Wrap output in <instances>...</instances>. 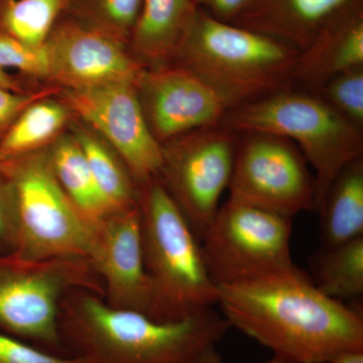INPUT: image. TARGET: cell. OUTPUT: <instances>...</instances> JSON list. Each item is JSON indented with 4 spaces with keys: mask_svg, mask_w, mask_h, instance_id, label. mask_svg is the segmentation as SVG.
<instances>
[{
    "mask_svg": "<svg viewBox=\"0 0 363 363\" xmlns=\"http://www.w3.org/2000/svg\"><path fill=\"white\" fill-rule=\"evenodd\" d=\"M47 82L81 90L113 83H135L145 66L126 45L61 16L45 43Z\"/></svg>",
    "mask_w": 363,
    "mask_h": 363,
    "instance_id": "cell-14",
    "label": "cell"
},
{
    "mask_svg": "<svg viewBox=\"0 0 363 363\" xmlns=\"http://www.w3.org/2000/svg\"><path fill=\"white\" fill-rule=\"evenodd\" d=\"M64 7L65 0H0V35L33 47L45 45Z\"/></svg>",
    "mask_w": 363,
    "mask_h": 363,
    "instance_id": "cell-24",
    "label": "cell"
},
{
    "mask_svg": "<svg viewBox=\"0 0 363 363\" xmlns=\"http://www.w3.org/2000/svg\"><path fill=\"white\" fill-rule=\"evenodd\" d=\"M111 145L125 162L136 185L161 173V143L152 135L135 83H113L87 89H60L55 95Z\"/></svg>",
    "mask_w": 363,
    "mask_h": 363,
    "instance_id": "cell-11",
    "label": "cell"
},
{
    "mask_svg": "<svg viewBox=\"0 0 363 363\" xmlns=\"http://www.w3.org/2000/svg\"><path fill=\"white\" fill-rule=\"evenodd\" d=\"M196 0H143L128 49L145 68L169 65L194 20Z\"/></svg>",
    "mask_w": 363,
    "mask_h": 363,
    "instance_id": "cell-17",
    "label": "cell"
},
{
    "mask_svg": "<svg viewBox=\"0 0 363 363\" xmlns=\"http://www.w3.org/2000/svg\"><path fill=\"white\" fill-rule=\"evenodd\" d=\"M221 125L236 133L257 131L292 140L314 169L315 212L341 169L363 156V130L316 93L301 88L234 107Z\"/></svg>",
    "mask_w": 363,
    "mask_h": 363,
    "instance_id": "cell-5",
    "label": "cell"
},
{
    "mask_svg": "<svg viewBox=\"0 0 363 363\" xmlns=\"http://www.w3.org/2000/svg\"><path fill=\"white\" fill-rule=\"evenodd\" d=\"M292 219L228 199L202 234L203 255L217 286L298 269L291 255Z\"/></svg>",
    "mask_w": 363,
    "mask_h": 363,
    "instance_id": "cell-8",
    "label": "cell"
},
{
    "mask_svg": "<svg viewBox=\"0 0 363 363\" xmlns=\"http://www.w3.org/2000/svg\"><path fill=\"white\" fill-rule=\"evenodd\" d=\"M48 156L60 186L86 220L93 224L111 213L73 133L60 135L48 147Z\"/></svg>",
    "mask_w": 363,
    "mask_h": 363,
    "instance_id": "cell-20",
    "label": "cell"
},
{
    "mask_svg": "<svg viewBox=\"0 0 363 363\" xmlns=\"http://www.w3.org/2000/svg\"><path fill=\"white\" fill-rule=\"evenodd\" d=\"M0 89L11 91V92L25 93L33 89H28L23 82L16 77L9 75L6 71L0 69Z\"/></svg>",
    "mask_w": 363,
    "mask_h": 363,
    "instance_id": "cell-31",
    "label": "cell"
},
{
    "mask_svg": "<svg viewBox=\"0 0 363 363\" xmlns=\"http://www.w3.org/2000/svg\"><path fill=\"white\" fill-rule=\"evenodd\" d=\"M145 269L152 286L147 316L178 321L218 303L201 242L160 177L138 186Z\"/></svg>",
    "mask_w": 363,
    "mask_h": 363,
    "instance_id": "cell-4",
    "label": "cell"
},
{
    "mask_svg": "<svg viewBox=\"0 0 363 363\" xmlns=\"http://www.w3.org/2000/svg\"><path fill=\"white\" fill-rule=\"evenodd\" d=\"M363 66V4L330 21L311 45L298 52L295 87L316 93L338 74Z\"/></svg>",
    "mask_w": 363,
    "mask_h": 363,
    "instance_id": "cell-16",
    "label": "cell"
},
{
    "mask_svg": "<svg viewBox=\"0 0 363 363\" xmlns=\"http://www.w3.org/2000/svg\"><path fill=\"white\" fill-rule=\"evenodd\" d=\"M143 0H65L64 18L128 47Z\"/></svg>",
    "mask_w": 363,
    "mask_h": 363,
    "instance_id": "cell-23",
    "label": "cell"
},
{
    "mask_svg": "<svg viewBox=\"0 0 363 363\" xmlns=\"http://www.w3.org/2000/svg\"><path fill=\"white\" fill-rule=\"evenodd\" d=\"M264 363H289L286 362H284V360L279 359L277 357H272V359L267 360V362Z\"/></svg>",
    "mask_w": 363,
    "mask_h": 363,
    "instance_id": "cell-34",
    "label": "cell"
},
{
    "mask_svg": "<svg viewBox=\"0 0 363 363\" xmlns=\"http://www.w3.org/2000/svg\"><path fill=\"white\" fill-rule=\"evenodd\" d=\"M298 56L290 45L216 20L199 9L169 65L192 72L233 109L295 87Z\"/></svg>",
    "mask_w": 363,
    "mask_h": 363,
    "instance_id": "cell-3",
    "label": "cell"
},
{
    "mask_svg": "<svg viewBox=\"0 0 363 363\" xmlns=\"http://www.w3.org/2000/svg\"><path fill=\"white\" fill-rule=\"evenodd\" d=\"M252 0H196L198 6L216 20L233 23Z\"/></svg>",
    "mask_w": 363,
    "mask_h": 363,
    "instance_id": "cell-30",
    "label": "cell"
},
{
    "mask_svg": "<svg viewBox=\"0 0 363 363\" xmlns=\"http://www.w3.org/2000/svg\"><path fill=\"white\" fill-rule=\"evenodd\" d=\"M76 289L104 298V284L86 257L30 260L0 255V331L67 355L60 337V306Z\"/></svg>",
    "mask_w": 363,
    "mask_h": 363,
    "instance_id": "cell-6",
    "label": "cell"
},
{
    "mask_svg": "<svg viewBox=\"0 0 363 363\" xmlns=\"http://www.w3.org/2000/svg\"><path fill=\"white\" fill-rule=\"evenodd\" d=\"M135 87L147 125L161 145L189 131L219 125L230 111L211 86L176 65L143 69Z\"/></svg>",
    "mask_w": 363,
    "mask_h": 363,
    "instance_id": "cell-12",
    "label": "cell"
},
{
    "mask_svg": "<svg viewBox=\"0 0 363 363\" xmlns=\"http://www.w3.org/2000/svg\"><path fill=\"white\" fill-rule=\"evenodd\" d=\"M198 363H224L222 360L221 355L217 352L215 347L210 348L204 354L200 357Z\"/></svg>",
    "mask_w": 363,
    "mask_h": 363,
    "instance_id": "cell-33",
    "label": "cell"
},
{
    "mask_svg": "<svg viewBox=\"0 0 363 363\" xmlns=\"http://www.w3.org/2000/svg\"><path fill=\"white\" fill-rule=\"evenodd\" d=\"M18 240L16 203L9 181L0 171V255L13 253Z\"/></svg>",
    "mask_w": 363,
    "mask_h": 363,
    "instance_id": "cell-29",
    "label": "cell"
},
{
    "mask_svg": "<svg viewBox=\"0 0 363 363\" xmlns=\"http://www.w3.org/2000/svg\"><path fill=\"white\" fill-rule=\"evenodd\" d=\"M362 0H252L233 21L304 51L334 18Z\"/></svg>",
    "mask_w": 363,
    "mask_h": 363,
    "instance_id": "cell-15",
    "label": "cell"
},
{
    "mask_svg": "<svg viewBox=\"0 0 363 363\" xmlns=\"http://www.w3.org/2000/svg\"><path fill=\"white\" fill-rule=\"evenodd\" d=\"M317 213L322 247L363 236V156L341 169Z\"/></svg>",
    "mask_w": 363,
    "mask_h": 363,
    "instance_id": "cell-18",
    "label": "cell"
},
{
    "mask_svg": "<svg viewBox=\"0 0 363 363\" xmlns=\"http://www.w3.org/2000/svg\"><path fill=\"white\" fill-rule=\"evenodd\" d=\"M75 116L56 96L26 107L0 140V161L47 149L66 133Z\"/></svg>",
    "mask_w": 363,
    "mask_h": 363,
    "instance_id": "cell-19",
    "label": "cell"
},
{
    "mask_svg": "<svg viewBox=\"0 0 363 363\" xmlns=\"http://www.w3.org/2000/svg\"><path fill=\"white\" fill-rule=\"evenodd\" d=\"M87 259L104 284L107 304L149 315L152 286L143 257L138 205L92 224Z\"/></svg>",
    "mask_w": 363,
    "mask_h": 363,
    "instance_id": "cell-13",
    "label": "cell"
},
{
    "mask_svg": "<svg viewBox=\"0 0 363 363\" xmlns=\"http://www.w3.org/2000/svg\"><path fill=\"white\" fill-rule=\"evenodd\" d=\"M222 316L289 363H330L363 350L362 314L328 297L298 267L219 286Z\"/></svg>",
    "mask_w": 363,
    "mask_h": 363,
    "instance_id": "cell-1",
    "label": "cell"
},
{
    "mask_svg": "<svg viewBox=\"0 0 363 363\" xmlns=\"http://www.w3.org/2000/svg\"><path fill=\"white\" fill-rule=\"evenodd\" d=\"M230 328L213 308L178 321L117 309L83 289L67 293L59 332L67 355L83 363H198Z\"/></svg>",
    "mask_w": 363,
    "mask_h": 363,
    "instance_id": "cell-2",
    "label": "cell"
},
{
    "mask_svg": "<svg viewBox=\"0 0 363 363\" xmlns=\"http://www.w3.org/2000/svg\"><path fill=\"white\" fill-rule=\"evenodd\" d=\"M16 203L14 255L30 260L86 257L92 224L74 206L54 175L48 147L0 161Z\"/></svg>",
    "mask_w": 363,
    "mask_h": 363,
    "instance_id": "cell-7",
    "label": "cell"
},
{
    "mask_svg": "<svg viewBox=\"0 0 363 363\" xmlns=\"http://www.w3.org/2000/svg\"><path fill=\"white\" fill-rule=\"evenodd\" d=\"M69 128L78 140L97 187L111 211L136 206L138 185L121 156L87 124L73 121Z\"/></svg>",
    "mask_w": 363,
    "mask_h": 363,
    "instance_id": "cell-21",
    "label": "cell"
},
{
    "mask_svg": "<svg viewBox=\"0 0 363 363\" xmlns=\"http://www.w3.org/2000/svg\"><path fill=\"white\" fill-rule=\"evenodd\" d=\"M229 199L293 219L314 211L316 184L300 149L272 133H238Z\"/></svg>",
    "mask_w": 363,
    "mask_h": 363,
    "instance_id": "cell-9",
    "label": "cell"
},
{
    "mask_svg": "<svg viewBox=\"0 0 363 363\" xmlns=\"http://www.w3.org/2000/svg\"><path fill=\"white\" fill-rule=\"evenodd\" d=\"M238 138V133L219 124L189 131L161 145L160 179L199 240L228 189Z\"/></svg>",
    "mask_w": 363,
    "mask_h": 363,
    "instance_id": "cell-10",
    "label": "cell"
},
{
    "mask_svg": "<svg viewBox=\"0 0 363 363\" xmlns=\"http://www.w3.org/2000/svg\"><path fill=\"white\" fill-rule=\"evenodd\" d=\"M316 94L363 130V66L338 74L322 86Z\"/></svg>",
    "mask_w": 363,
    "mask_h": 363,
    "instance_id": "cell-25",
    "label": "cell"
},
{
    "mask_svg": "<svg viewBox=\"0 0 363 363\" xmlns=\"http://www.w3.org/2000/svg\"><path fill=\"white\" fill-rule=\"evenodd\" d=\"M16 69L30 78L47 81L49 59L45 45L33 47L0 35V69Z\"/></svg>",
    "mask_w": 363,
    "mask_h": 363,
    "instance_id": "cell-26",
    "label": "cell"
},
{
    "mask_svg": "<svg viewBox=\"0 0 363 363\" xmlns=\"http://www.w3.org/2000/svg\"><path fill=\"white\" fill-rule=\"evenodd\" d=\"M312 281L332 298L343 302L363 294V236L322 247L311 259Z\"/></svg>",
    "mask_w": 363,
    "mask_h": 363,
    "instance_id": "cell-22",
    "label": "cell"
},
{
    "mask_svg": "<svg viewBox=\"0 0 363 363\" xmlns=\"http://www.w3.org/2000/svg\"><path fill=\"white\" fill-rule=\"evenodd\" d=\"M59 90L52 85L43 86L25 93L0 89V140L26 107L40 98L55 96Z\"/></svg>",
    "mask_w": 363,
    "mask_h": 363,
    "instance_id": "cell-28",
    "label": "cell"
},
{
    "mask_svg": "<svg viewBox=\"0 0 363 363\" xmlns=\"http://www.w3.org/2000/svg\"><path fill=\"white\" fill-rule=\"evenodd\" d=\"M0 363H83L77 357L49 352L0 331Z\"/></svg>",
    "mask_w": 363,
    "mask_h": 363,
    "instance_id": "cell-27",
    "label": "cell"
},
{
    "mask_svg": "<svg viewBox=\"0 0 363 363\" xmlns=\"http://www.w3.org/2000/svg\"><path fill=\"white\" fill-rule=\"evenodd\" d=\"M330 363H363V350L347 351L332 360Z\"/></svg>",
    "mask_w": 363,
    "mask_h": 363,
    "instance_id": "cell-32",
    "label": "cell"
}]
</instances>
